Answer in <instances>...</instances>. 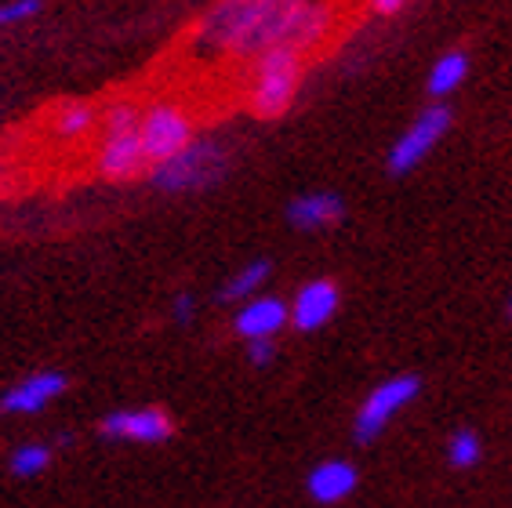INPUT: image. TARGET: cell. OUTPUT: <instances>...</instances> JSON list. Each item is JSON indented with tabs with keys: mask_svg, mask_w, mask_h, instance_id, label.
<instances>
[{
	"mask_svg": "<svg viewBox=\"0 0 512 508\" xmlns=\"http://www.w3.org/2000/svg\"><path fill=\"white\" fill-rule=\"evenodd\" d=\"M306 80V55L291 48H273L262 59L251 62L247 77V109L258 120H280L287 109L295 106L298 91Z\"/></svg>",
	"mask_w": 512,
	"mask_h": 508,
	"instance_id": "cell-2",
	"label": "cell"
},
{
	"mask_svg": "<svg viewBox=\"0 0 512 508\" xmlns=\"http://www.w3.org/2000/svg\"><path fill=\"white\" fill-rule=\"evenodd\" d=\"M171 320H175L178 327H186V323L193 320V294H178L175 302H171Z\"/></svg>",
	"mask_w": 512,
	"mask_h": 508,
	"instance_id": "cell-21",
	"label": "cell"
},
{
	"mask_svg": "<svg viewBox=\"0 0 512 508\" xmlns=\"http://www.w3.org/2000/svg\"><path fill=\"white\" fill-rule=\"evenodd\" d=\"M276 356V342H247V360L255 367H269Z\"/></svg>",
	"mask_w": 512,
	"mask_h": 508,
	"instance_id": "cell-20",
	"label": "cell"
},
{
	"mask_svg": "<svg viewBox=\"0 0 512 508\" xmlns=\"http://www.w3.org/2000/svg\"><path fill=\"white\" fill-rule=\"evenodd\" d=\"M66 374L62 371H37L19 378L11 389L0 392V414L4 418H30V414H40L51 400H59L66 392Z\"/></svg>",
	"mask_w": 512,
	"mask_h": 508,
	"instance_id": "cell-9",
	"label": "cell"
},
{
	"mask_svg": "<svg viewBox=\"0 0 512 508\" xmlns=\"http://www.w3.org/2000/svg\"><path fill=\"white\" fill-rule=\"evenodd\" d=\"M95 131H99V109L91 106V102H84V98H69V102H59V106L51 109L48 135L55 142L73 146V142H84Z\"/></svg>",
	"mask_w": 512,
	"mask_h": 508,
	"instance_id": "cell-14",
	"label": "cell"
},
{
	"mask_svg": "<svg viewBox=\"0 0 512 508\" xmlns=\"http://www.w3.org/2000/svg\"><path fill=\"white\" fill-rule=\"evenodd\" d=\"M338 305H342V291H338L335 280H327V276H316V280H306V284L298 287L295 298H291V327L295 331H320L327 323L335 320Z\"/></svg>",
	"mask_w": 512,
	"mask_h": 508,
	"instance_id": "cell-10",
	"label": "cell"
},
{
	"mask_svg": "<svg viewBox=\"0 0 512 508\" xmlns=\"http://www.w3.org/2000/svg\"><path fill=\"white\" fill-rule=\"evenodd\" d=\"M356 483H360V472H356L353 461H345V458L320 461L306 476V490L316 505H338V501L353 498Z\"/></svg>",
	"mask_w": 512,
	"mask_h": 508,
	"instance_id": "cell-12",
	"label": "cell"
},
{
	"mask_svg": "<svg viewBox=\"0 0 512 508\" xmlns=\"http://www.w3.org/2000/svg\"><path fill=\"white\" fill-rule=\"evenodd\" d=\"M371 11H378V15H385V19H389V15H400V11H404V4H400V0H375V4H371Z\"/></svg>",
	"mask_w": 512,
	"mask_h": 508,
	"instance_id": "cell-22",
	"label": "cell"
},
{
	"mask_svg": "<svg viewBox=\"0 0 512 508\" xmlns=\"http://www.w3.org/2000/svg\"><path fill=\"white\" fill-rule=\"evenodd\" d=\"M483 458V443L473 429H454L451 440H447V461H451L454 469H476Z\"/></svg>",
	"mask_w": 512,
	"mask_h": 508,
	"instance_id": "cell-18",
	"label": "cell"
},
{
	"mask_svg": "<svg viewBox=\"0 0 512 508\" xmlns=\"http://www.w3.org/2000/svg\"><path fill=\"white\" fill-rule=\"evenodd\" d=\"M465 77H469V55L465 51H444L440 59L433 62L429 77H425V91L433 98H451L454 91L462 88Z\"/></svg>",
	"mask_w": 512,
	"mask_h": 508,
	"instance_id": "cell-16",
	"label": "cell"
},
{
	"mask_svg": "<svg viewBox=\"0 0 512 508\" xmlns=\"http://www.w3.org/2000/svg\"><path fill=\"white\" fill-rule=\"evenodd\" d=\"M291 323V309L284 298L276 294H258L251 302H244L233 316V331L244 342H276V334Z\"/></svg>",
	"mask_w": 512,
	"mask_h": 508,
	"instance_id": "cell-11",
	"label": "cell"
},
{
	"mask_svg": "<svg viewBox=\"0 0 512 508\" xmlns=\"http://www.w3.org/2000/svg\"><path fill=\"white\" fill-rule=\"evenodd\" d=\"M269 273H273V265L266 262V258H258V262H247L240 265L237 273H229V280L222 287H218V302H251V298H258L262 294V287H266Z\"/></svg>",
	"mask_w": 512,
	"mask_h": 508,
	"instance_id": "cell-15",
	"label": "cell"
},
{
	"mask_svg": "<svg viewBox=\"0 0 512 508\" xmlns=\"http://www.w3.org/2000/svg\"><path fill=\"white\" fill-rule=\"evenodd\" d=\"M338 30V11L309 0H229L215 4L189 37L197 59L255 62L273 48L313 55Z\"/></svg>",
	"mask_w": 512,
	"mask_h": 508,
	"instance_id": "cell-1",
	"label": "cell"
},
{
	"mask_svg": "<svg viewBox=\"0 0 512 508\" xmlns=\"http://www.w3.org/2000/svg\"><path fill=\"white\" fill-rule=\"evenodd\" d=\"M509 316H512V298H509Z\"/></svg>",
	"mask_w": 512,
	"mask_h": 508,
	"instance_id": "cell-23",
	"label": "cell"
},
{
	"mask_svg": "<svg viewBox=\"0 0 512 508\" xmlns=\"http://www.w3.org/2000/svg\"><path fill=\"white\" fill-rule=\"evenodd\" d=\"M102 436L106 440H124V443H168L175 436V421L168 411L160 407H124V411H113L102 418Z\"/></svg>",
	"mask_w": 512,
	"mask_h": 508,
	"instance_id": "cell-7",
	"label": "cell"
},
{
	"mask_svg": "<svg viewBox=\"0 0 512 508\" xmlns=\"http://www.w3.org/2000/svg\"><path fill=\"white\" fill-rule=\"evenodd\" d=\"M51 465V447L48 443H19V447L11 450L8 458V469L11 476L19 479H33Z\"/></svg>",
	"mask_w": 512,
	"mask_h": 508,
	"instance_id": "cell-17",
	"label": "cell"
},
{
	"mask_svg": "<svg viewBox=\"0 0 512 508\" xmlns=\"http://www.w3.org/2000/svg\"><path fill=\"white\" fill-rule=\"evenodd\" d=\"M40 11V0H11V4H0V26H19V22L33 19Z\"/></svg>",
	"mask_w": 512,
	"mask_h": 508,
	"instance_id": "cell-19",
	"label": "cell"
},
{
	"mask_svg": "<svg viewBox=\"0 0 512 508\" xmlns=\"http://www.w3.org/2000/svg\"><path fill=\"white\" fill-rule=\"evenodd\" d=\"M95 171H99V178H106V182H135V178L149 175L138 131L99 135V146H95Z\"/></svg>",
	"mask_w": 512,
	"mask_h": 508,
	"instance_id": "cell-8",
	"label": "cell"
},
{
	"mask_svg": "<svg viewBox=\"0 0 512 508\" xmlns=\"http://www.w3.org/2000/svg\"><path fill=\"white\" fill-rule=\"evenodd\" d=\"M418 392H422V378H414V374H396V378L378 381L375 389L364 396V403H360V411L353 418L356 443H375L393 425L396 414L418 400Z\"/></svg>",
	"mask_w": 512,
	"mask_h": 508,
	"instance_id": "cell-5",
	"label": "cell"
},
{
	"mask_svg": "<svg viewBox=\"0 0 512 508\" xmlns=\"http://www.w3.org/2000/svg\"><path fill=\"white\" fill-rule=\"evenodd\" d=\"M451 124H454V113L444 102L425 106L422 113L411 120V127H404V135L396 138L393 149H389V171H393V175H411L414 167L422 164V160L444 142Z\"/></svg>",
	"mask_w": 512,
	"mask_h": 508,
	"instance_id": "cell-6",
	"label": "cell"
},
{
	"mask_svg": "<svg viewBox=\"0 0 512 508\" xmlns=\"http://www.w3.org/2000/svg\"><path fill=\"white\" fill-rule=\"evenodd\" d=\"M138 142H142L149 171L160 164H168V160H175L178 153H186V149L197 142L193 113H189L182 102H175V98H160V102L142 109Z\"/></svg>",
	"mask_w": 512,
	"mask_h": 508,
	"instance_id": "cell-3",
	"label": "cell"
},
{
	"mask_svg": "<svg viewBox=\"0 0 512 508\" xmlns=\"http://www.w3.org/2000/svg\"><path fill=\"white\" fill-rule=\"evenodd\" d=\"M345 218V200L331 189H316V193H302L287 204V225H295L302 233H316V229H331Z\"/></svg>",
	"mask_w": 512,
	"mask_h": 508,
	"instance_id": "cell-13",
	"label": "cell"
},
{
	"mask_svg": "<svg viewBox=\"0 0 512 508\" xmlns=\"http://www.w3.org/2000/svg\"><path fill=\"white\" fill-rule=\"evenodd\" d=\"M229 175V153L215 138H197L186 153L149 171V182L160 193H189V189H211Z\"/></svg>",
	"mask_w": 512,
	"mask_h": 508,
	"instance_id": "cell-4",
	"label": "cell"
}]
</instances>
